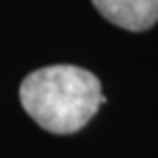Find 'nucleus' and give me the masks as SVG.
<instances>
[{
	"instance_id": "1",
	"label": "nucleus",
	"mask_w": 158,
	"mask_h": 158,
	"mask_svg": "<svg viewBox=\"0 0 158 158\" xmlns=\"http://www.w3.org/2000/svg\"><path fill=\"white\" fill-rule=\"evenodd\" d=\"M21 105L52 133H73L89 122L105 95L94 73L74 65H52L31 73L19 88Z\"/></svg>"
},
{
	"instance_id": "2",
	"label": "nucleus",
	"mask_w": 158,
	"mask_h": 158,
	"mask_svg": "<svg viewBox=\"0 0 158 158\" xmlns=\"http://www.w3.org/2000/svg\"><path fill=\"white\" fill-rule=\"evenodd\" d=\"M107 21L126 31H147L158 21V0H92Z\"/></svg>"
}]
</instances>
